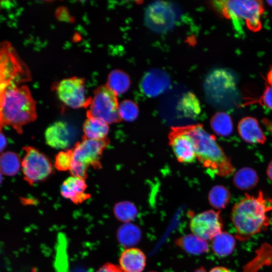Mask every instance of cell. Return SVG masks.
<instances>
[{
    "mask_svg": "<svg viewBox=\"0 0 272 272\" xmlns=\"http://www.w3.org/2000/svg\"><path fill=\"white\" fill-rule=\"evenodd\" d=\"M113 212L116 218L124 223L132 221L138 215V209L136 206L132 202L128 201L116 203L114 207Z\"/></svg>",
    "mask_w": 272,
    "mask_h": 272,
    "instance_id": "26",
    "label": "cell"
},
{
    "mask_svg": "<svg viewBox=\"0 0 272 272\" xmlns=\"http://www.w3.org/2000/svg\"><path fill=\"white\" fill-rule=\"evenodd\" d=\"M7 144V141L5 136L2 131H0V153L5 149Z\"/></svg>",
    "mask_w": 272,
    "mask_h": 272,
    "instance_id": "32",
    "label": "cell"
},
{
    "mask_svg": "<svg viewBox=\"0 0 272 272\" xmlns=\"http://www.w3.org/2000/svg\"><path fill=\"white\" fill-rule=\"evenodd\" d=\"M271 210L272 198L265 196L261 191L257 196L246 193L234 205L231 213L235 238L245 241L265 230L270 223L266 214Z\"/></svg>",
    "mask_w": 272,
    "mask_h": 272,
    "instance_id": "1",
    "label": "cell"
},
{
    "mask_svg": "<svg viewBox=\"0 0 272 272\" xmlns=\"http://www.w3.org/2000/svg\"><path fill=\"white\" fill-rule=\"evenodd\" d=\"M255 102L272 109V86H266L262 95Z\"/></svg>",
    "mask_w": 272,
    "mask_h": 272,
    "instance_id": "30",
    "label": "cell"
},
{
    "mask_svg": "<svg viewBox=\"0 0 272 272\" xmlns=\"http://www.w3.org/2000/svg\"><path fill=\"white\" fill-rule=\"evenodd\" d=\"M117 236L119 242L128 248L132 247L139 242L142 237V232L137 225L127 223L119 228Z\"/></svg>",
    "mask_w": 272,
    "mask_h": 272,
    "instance_id": "21",
    "label": "cell"
},
{
    "mask_svg": "<svg viewBox=\"0 0 272 272\" xmlns=\"http://www.w3.org/2000/svg\"><path fill=\"white\" fill-rule=\"evenodd\" d=\"M210 124L213 130L218 135L228 137L233 130V124L230 116L226 112H219L211 118Z\"/></svg>",
    "mask_w": 272,
    "mask_h": 272,
    "instance_id": "22",
    "label": "cell"
},
{
    "mask_svg": "<svg viewBox=\"0 0 272 272\" xmlns=\"http://www.w3.org/2000/svg\"><path fill=\"white\" fill-rule=\"evenodd\" d=\"M2 175H3V173L2 172H1V170H0V184L2 183V181H3V176H2Z\"/></svg>",
    "mask_w": 272,
    "mask_h": 272,
    "instance_id": "37",
    "label": "cell"
},
{
    "mask_svg": "<svg viewBox=\"0 0 272 272\" xmlns=\"http://www.w3.org/2000/svg\"><path fill=\"white\" fill-rule=\"evenodd\" d=\"M97 272H124L121 268L117 265L106 263L102 266Z\"/></svg>",
    "mask_w": 272,
    "mask_h": 272,
    "instance_id": "31",
    "label": "cell"
},
{
    "mask_svg": "<svg viewBox=\"0 0 272 272\" xmlns=\"http://www.w3.org/2000/svg\"><path fill=\"white\" fill-rule=\"evenodd\" d=\"M87 187L85 179L71 176L63 182L60 193L63 197L80 204L90 197V194L85 192Z\"/></svg>",
    "mask_w": 272,
    "mask_h": 272,
    "instance_id": "13",
    "label": "cell"
},
{
    "mask_svg": "<svg viewBox=\"0 0 272 272\" xmlns=\"http://www.w3.org/2000/svg\"><path fill=\"white\" fill-rule=\"evenodd\" d=\"M36 117V102L27 86L14 84L0 91V131L8 125L22 133Z\"/></svg>",
    "mask_w": 272,
    "mask_h": 272,
    "instance_id": "2",
    "label": "cell"
},
{
    "mask_svg": "<svg viewBox=\"0 0 272 272\" xmlns=\"http://www.w3.org/2000/svg\"><path fill=\"white\" fill-rule=\"evenodd\" d=\"M231 194L227 188L223 185L214 186L210 191L208 200L210 205L215 209H224L229 203Z\"/></svg>",
    "mask_w": 272,
    "mask_h": 272,
    "instance_id": "25",
    "label": "cell"
},
{
    "mask_svg": "<svg viewBox=\"0 0 272 272\" xmlns=\"http://www.w3.org/2000/svg\"><path fill=\"white\" fill-rule=\"evenodd\" d=\"M191 138L196 159L211 175L227 177L235 171L230 159L226 155L216 137L207 132L200 124L182 126Z\"/></svg>",
    "mask_w": 272,
    "mask_h": 272,
    "instance_id": "3",
    "label": "cell"
},
{
    "mask_svg": "<svg viewBox=\"0 0 272 272\" xmlns=\"http://www.w3.org/2000/svg\"><path fill=\"white\" fill-rule=\"evenodd\" d=\"M2 250H3L2 243L0 241V254L2 252Z\"/></svg>",
    "mask_w": 272,
    "mask_h": 272,
    "instance_id": "38",
    "label": "cell"
},
{
    "mask_svg": "<svg viewBox=\"0 0 272 272\" xmlns=\"http://www.w3.org/2000/svg\"><path fill=\"white\" fill-rule=\"evenodd\" d=\"M72 161L73 149L61 151L55 156L54 167L59 171H70Z\"/></svg>",
    "mask_w": 272,
    "mask_h": 272,
    "instance_id": "29",
    "label": "cell"
},
{
    "mask_svg": "<svg viewBox=\"0 0 272 272\" xmlns=\"http://www.w3.org/2000/svg\"><path fill=\"white\" fill-rule=\"evenodd\" d=\"M266 2L269 5L272 7V1H268Z\"/></svg>",
    "mask_w": 272,
    "mask_h": 272,
    "instance_id": "39",
    "label": "cell"
},
{
    "mask_svg": "<svg viewBox=\"0 0 272 272\" xmlns=\"http://www.w3.org/2000/svg\"><path fill=\"white\" fill-rule=\"evenodd\" d=\"M109 143L108 138L92 140L84 138L77 143L72 148L73 161L70 170L72 176L85 179L89 167L96 169L101 168V159Z\"/></svg>",
    "mask_w": 272,
    "mask_h": 272,
    "instance_id": "4",
    "label": "cell"
},
{
    "mask_svg": "<svg viewBox=\"0 0 272 272\" xmlns=\"http://www.w3.org/2000/svg\"><path fill=\"white\" fill-rule=\"evenodd\" d=\"M189 227L192 234L207 241L212 240L222 232L220 212L210 210L197 214L191 218Z\"/></svg>",
    "mask_w": 272,
    "mask_h": 272,
    "instance_id": "9",
    "label": "cell"
},
{
    "mask_svg": "<svg viewBox=\"0 0 272 272\" xmlns=\"http://www.w3.org/2000/svg\"><path fill=\"white\" fill-rule=\"evenodd\" d=\"M236 239L231 234L222 231L211 240V248L216 255L227 256L234 251Z\"/></svg>",
    "mask_w": 272,
    "mask_h": 272,
    "instance_id": "19",
    "label": "cell"
},
{
    "mask_svg": "<svg viewBox=\"0 0 272 272\" xmlns=\"http://www.w3.org/2000/svg\"><path fill=\"white\" fill-rule=\"evenodd\" d=\"M119 261L124 272H142L146 266V256L139 248H128L122 252Z\"/></svg>",
    "mask_w": 272,
    "mask_h": 272,
    "instance_id": "16",
    "label": "cell"
},
{
    "mask_svg": "<svg viewBox=\"0 0 272 272\" xmlns=\"http://www.w3.org/2000/svg\"><path fill=\"white\" fill-rule=\"evenodd\" d=\"M237 128L240 137L247 143L263 144L266 142V137L254 117L247 116L242 118Z\"/></svg>",
    "mask_w": 272,
    "mask_h": 272,
    "instance_id": "15",
    "label": "cell"
},
{
    "mask_svg": "<svg viewBox=\"0 0 272 272\" xmlns=\"http://www.w3.org/2000/svg\"><path fill=\"white\" fill-rule=\"evenodd\" d=\"M46 144L52 148L65 149L71 142V132L68 125L63 121H56L49 126L45 132Z\"/></svg>",
    "mask_w": 272,
    "mask_h": 272,
    "instance_id": "14",
    "label": "cell"
},
{
    "mask_svg": "<svg viewBox=\"0 0 272 272\" xmlns=\"http://www.w3.org/2000/svg\"><path fill=\"white\" fill-rule=\"evenodd\" d=\"M149 272H156V271H149Z\"/></svg>",
    "mask_w": 272,
    "mask_h": 272,
    "instance_id": "41",
    "label": "cell"
},
{
    "mask_svg": "<svg viewBox=\"0 0 272 272\" xmlns=\"http://www.w3.org/2000/svg\"><path fill=\"white\" fill-rule=\"evenodd\" d=\"M118 111L121 119L132 121L138 117L139 108L135 102L130 100L122 101L119 104Z\"/></svg>",
    "mask_w": 272,
    "mask_h": 272,
    "instance_id": "28",
    "label": "cell"
},
{
    "mask_svg": "<svg viewBox=\"0 0 272 272\" xmlns=\"http://www.w3.org/2000/svg\"><path fill=\"white\" fill-rule=\"evenodd\" d=\"M1 1H0V11H1Z\"/></svg>",
    "mask_w": 272,
    "mask_h": 272,
    "instance_id": "40",
    "label": "cell"
},
{
    "mask_svg": "<svg viewBox=\"0 0 272 272\" xmlns=\"http://www.w3.org/2000/svg\"><path fill=\"white\" fill-rule=\"evenodd\" d=\"M117 95L106 85L96 89L88 107L87 117L100 119L109 124L117 123L121 120Z\"/></svg>",
    "mask_w": 272,
    "mask_h": 272,
    "instance_id": "6",
    "label": "cell"
},
{
    "mask_svg": "<svg viewBox=\"0 0 272 272\" xmlns=\"http://www.w3.org/2000/svg\"><path fill=\"white\" fill-rule=\"evenodd\" d=\"M23 149L25 154L21 166L25 180L30 185L45 180L52 171L50 160L34 147L27 146Z\"/></svg>",
    "mask_w": 272,
    "mask_h": 272,
    "instance_id": "7",
    "label": "cell"
},
{
    "mask_svg": "<svg viewBox=\"0 0 272 272\" xmlns=\"http://www.w3.org/2000/svg\"><path fill=\"white\" fill-rule=\"evenodd\" d=\"M87 117L83 126V138L92 140H102L107 138L109 129L108 124L96 117Z\"/></svg>",
    "mask_w": 272,
    "mask_h": 272,
    "instance_id": "18",
    "label": "cell"
},
{
    "mask_svg": "<svg viewBox=\"0 0 272 272\" xmlns=\"http://www.w3.org/2000/svg\"><path fill=\"white\" fill-rule=\"evenodd\" d=\"M220 7L225 17L230 18L239 29L240 21H244L251 31H259L261 27L260 16L264 11L263 4L260 1L230 0L219 1Z\"/></svg>",
    "mask_w": 272,
    "mask_h": 272,
    "instance_id": "5",
    "label": "cell"
},
{
    "mask_svg": "<svg viewBox=\"0 0 272 272\" xmlns=\"http://www.w3.org/2000/svg\"><path fill=\"white\" fill-rule=\"evenodd\" d=\"M167 74L160 70H153L148 72L143 78L141 88L149 97H155L164 92L170 85Z\"/></svg>",
    "mask_w": 272,
    "mask_h": 272,
    "instance_id": "12",
    "label": "cell"
},
{
    "mask_svg": "<svg viewBox=\"0 0 272 272\" xmlns=\"http://www.w3.org/2000/svg\"><path fill=\"white\" fill-rule=\"evenodd\" d=\"M26 64L22 60L7 55H0V88L14 83L23 84L30 79Z\"/></svg>",
    "mask_w": 272,
    "mask_h": 272,
    "instance_id": "10",
    "label": "cell"
},
{
    "mask_svg": "<svg viewBox=\"0 0 272 272\" xmlns=\"http://www.w3.org/2000/svg\"><path fill=\"white\" fill-rule=\"evenodd\" d=\"M259 180L256 171L250 167H245L239 169L233 177L235 186L242 190H248L256 186Z\"/></svg>",
    "mask_w": 272,
    "mask_h": 272,
    "instance_id": "20",
    "label": "cell"
},
{
    "mask_svg": "<svg viewBox=\"0 0 272 272\" xmlns=\"http://www.w3.org/2000/svg\"><path fill=\"white\" fill-rule=\"evenodd\" d=\"M266 174L269 179L272 182V160L268 165L266 169Z\"/></svg>",
    "mask_w": 272,
    "mask_h": 272,
    "instance_id": "34",
    "label": "cell"
},
{
    "mask_svg": "<svg viewBox=\"0 0 272 272\" xmlns=\"http://www.w3.org/2000/svg\"><path fill=\"white\" fill-rule=\"evenodd\" d=\"M169 143L178 161L183 163H192L196 159L191 138L181 126L172 127L168 134Z\"/></svg>",
    "mask_w": 272,
    "mask_h": 272,
    "instance_id": "11",
    "label": "cell"
},
{
    "mask_svg": "<svg viewBox=\"0 0 272 272\" xmlns=\"http://www.w3.org/2000/svg\"><path fill=\"white\" fill-rule=\"evenodd\" d=\"M179 109L185 116L195 118L200 112L199 101L193 94L187 93L179 103Z\"/></svg>",
    "mask_w": 272,
    "mask_h": 272,
    "instance_id": "27",
    "label": "cell"
},
{
    "mask_svg": "<svg viewBox=\"0 0 272 272\" xmlns=\"http://www.w3.org/2000/svg\"><path fill=\"white\" fill-rule=\"evenodd\" d=\"M266 81L269 85L272 86V67L269 70L267 74Z\"/></svg>",
    "mask_w": 272,
    "mask_h": 272,
    "instance_id": "35",
    "label": "cell"
},
{
    "mask_svg": "<svg viewBox=\"0 0 272 272\" xmlns=\"http://www.w3.org/2000/svg\"><path fill=\"white\" fill-rule=\"evenodd\" d=\"M21 165V159L17 153L7 151L0 155V170L3 174L14 176L19 172Z\"/></svg>",
    "mask_w": 272,
    "mask_h": 272,
    "instance_id": "24",
    "label": "cell"
},
{
    "mask_svg": "<svg viewBox=\"0 0 272 272\" xmlns=\"http://www.w3.org/2000/svg\"><path fill=\"white\" fill-rule=\"evenodd\" d=\"M209 272H231L227 268L224 266L213 267Z\"/></svg>",
    "mask_w": 272,
    "mask_h": 272,
    "instance_id": "33",
    "label": "cell"
},
{
    "mask_svg": "<svg viewBox=\"0 0 272 272\" xmlns=\"http://www.w3.org/2000/svg\"><path fill=\"white\" fill-rule=\"evenodd\" d=\"M130 80L124 72L115 70L108 76L106 86L117 95L125 93L129 88Z\"/></svg>",
    "mask_w": 272,
    "mask_h": 272,
    "instance_id": "23",
    "label": "cell"
},
{
    "mask_svg": "<svg viewBox=\"0 0 272 272\" xmlns=\"http://www.w3.org/2000/svg\"><path fill=\"white\" fill-rule=\"evenodd\" d=\"M55 90L59 100L73 108L88 107L91 98L86 94L85 81L74 77L63 79L56 86Z\"/></svg>",
    "mask_w": 272,
    "mask_h": 272,
    "instance_id": "8",
    "label": "cell"
},
{
    "mask_svg": "<svg viewBox=\"0 0 272 272\" xmlns=\"http://www.w3.org/2000/svg\"><path fill=\"white\" fill-rule=\"evenodd\" d=\"M175 244L186 253L192 255H200L209 250V244L193 234L181 236L175 241Z\"/></svg>",
    "mask_w": 272,
    "mask_h": 272,
    "instance_id": "17",
    "label": "cell"
},
{
    "mask_svg": "<svg viewBox=\"0 0 272 272\" xmlns=\"http://www.w3.org/2000/svg\"><path fill=\"white\" fill-rule=\"evenodd\" d=\"M194 272H207V271L204 267H200L194 270Z\"/></svg>",
    "mask_w": 272,
    "mask_h": 272,
    "instance_id": "36",
    "label": "cell"
}]
</instances>
